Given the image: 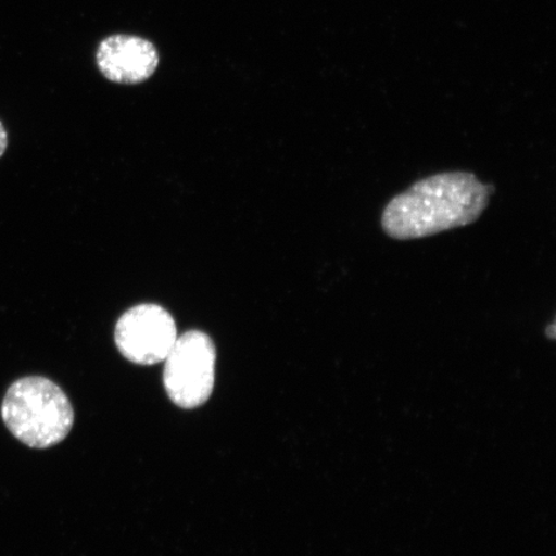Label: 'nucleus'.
<instances>
[{"label":"nucleus","mask_w":556,"mask_h":556,"mask_svg":"<svg viewBox=\"0 0 556 556\" xmlns=\"http://www.w3.org/2000/svg\"><path fill=\"white\" fill-rule=\"evenodd\" d=\"M96 59L104 78L117 85L143 83L159 66L156 47L135 35L116 34L103 39Z\"/></svg>","instance_id":"5"},{"label":"nucleus","mask_w":556,"mask_h":556,"mask_svg":"<svg viewBox=\"0 0 556 556\" xmlns=\"http://www.w3.org/2000/svg\"><path fill=\"white\" fill-rule=\"evenodd\" d=\"M2 417L21 443L38 450L64 441L74 426V408L67 395L41 377L13 382L3 400Z\"/></svg>","instance_id":"2"},{"label":"nucleus","mask_w":556,"mask_h":556,"mask_svg":"<svg viewBox=\"0 0 556 556\" xmlns=\"http://www.w3.org/2000/svg\"><path fill=\"white\" fill-rule=\"evenodd\" d=\"M170 313L157 304H139L125 312L116 324L117 350L130 363L143 366L163 363L177 340Z\"/></svg>","instance_id":"4"},{"label":"nucleus","mask_w":556,"mask_h":556,"mask_svg":"<svg viewBox=\"0 0 556 556\" xmlns=\"http://www.w3.org/2000/svg\"><path fill=\"white\" fill-rule=\"evenodd\" d=\"M491 193L476 174H434L389 201L381 214L382 231L407 241L475 224L489 206Z\"/></svg>","instance_id":"1"},{"label":"nucleus","mask_w":556,"mask_h":556,"mask_svg":"<svg viewBox=\"0 0 556 556\" xmlns=\"http://www.w3.org/2000/svg\"><path fill=\"white\" fill-rule=\"evenodd\" d=\"M7 148H9V135H7L4 125L0 122V157L4 155Z\"/></svg>","instance_id":"6"},{"label":"nucleus","mask_w":556,"mask_h":556,"mask_svg":"<svg viewBox=\"0 0 556 556\" xmlns=\"http://www.w3.org/2000/svg\"><path fill=\"white\" fill-rule=\"evenodd\" d=\"M164 361V387L174 405L185 409L205 405L213 393L217 361L212 338L199 330L186 332Z\"/></svg>","instance_id":"3"}]
</instances>
